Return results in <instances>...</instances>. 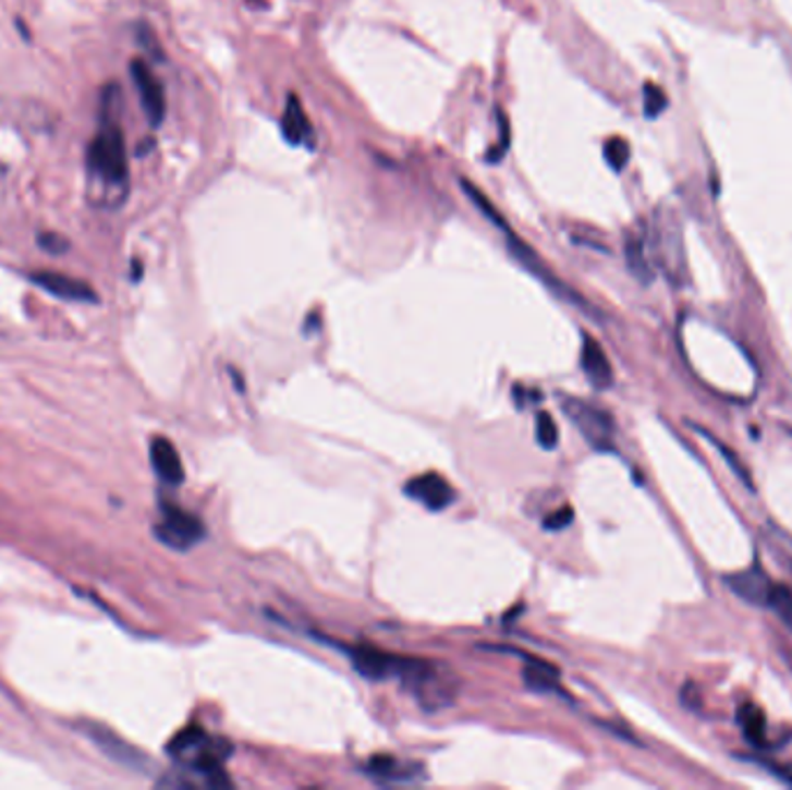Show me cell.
<instances>
[{
  "label": "cell",
  "instance_id": "6da1fadb",
  "mask_svg": "<svg viewBox=\"0 0 792 790\" xmlns=\"http://www.w3.org/2000/svg\"><path fill=\"white\" fill-rule=\"evenodd\" d=\"M88 177L105 191H125L127 186V149L121 127L114 119H105L98 135L86 151Z\"/></svg>",
  "mask_w": 792,
  "mask_h": 790
},
{
  "label": "cell",
  "instance_id": "7a4b0ae2",
  "mask_svg": "<svg viewBox=\"0 0 792 790\" xmlns=\"http://www.w3.org/2000/svg\"><path fill=\"white\" fill-rule=\"evenodd\" d=\"M156 538L179 552L195 547L207 538V526L197 514L183 510L174 503H160V522L154 526Z\"/></svg>",
  "mask_w": 792,
  "mask_h": 790
},
{
  "label": "cell",
  "instance_id": "3957f363",
  "mask_svg": "<svg viewBox=\"0 0 792 790\" xmlns=\"http://www.w3.org/2000/svg\"><path fill=\"white\" fill-rule=\"evenodd\" d=\"M561 409L570 422L582 432L586 443L596 450H612L614 422L612 415L577 397H561Z\"/></svg>",
  "mask_w": 792,
  "mask_h": 790
},
{
  "label": "cell",
  "instance_id": "277c9868",
  "mask_svg": "<svg viewBox=\"0 0 792 790\" xmlns=\"http://www.w3.org/2000/svg\"><path fill=\"white\" fill-rule=\"evenodd\" d=\"M503 234H505V246H508V251H510V255L514 257V260H517L528 274H533V277H536L538 281H543L551 292H557V295L559 297H563L565 302H573V304H577V306H586V302L577 295V292H573V290H570L563 281H559L557 277H555V274H551V269L540 260V255L536 253V251H533L526 242H522V239L517 236V234H514L510 228H505L503 230Z\"/></svg>",
  "mask_w": 792,
  "mask_h": 790
},
{
  "label": "cell",
  "instance_id": "5b68a950",
  "mask_svg": "<svg viewBox=\"0 0 792 790\" xmlns=\"http://www.w3.org/2000/svg\"><path fill=\"white\" fill-rule=\"evenodd\" d=\"M131 75H133L135 88L139 94V102L146 114V121H149L154 127H158L165 119V112H168V100H165V88H162L160 80L154 75L149 63L142 59H135L131 63Z\"/></svg>",
  "mask_w": 792,
  "mask_h": 790
},
{
  "label": "cell",
  "instance_id": "8992f818",
  "mask_svg": "<svg viewBox=\"0 0 792 790\" xmlns=\"http://www.w3.org/2000/svg\"><path fill=\"white\" fill-rule=\"evenodd\" d=\"M353 668L371 682H382L387 677H401L403 668L409 664V656H394L374 647H353L345 649Z\"/></svg>",
  "mask_w": 792,
  "mask_h": 790
},
{
  "label": "cell",
  "instance_id": "52a82bcc",
  "mask_svg": "<svg viewBox=\"0 0 792 790\" xmlns=\"http://www.w3.org/2000/svg\"><path fill=\"white\" fill-rule=\"evenodd\" d=\"M403 494L431 512H440L454 503V489L450 487L446 477L438 473H425L413 477V481H409L406 487H403Z\"/></svg>",
  "mask_w": 792,
  "mask_h": 790
},
{
  "label": "cell",
  "instance_id": "ba28073f",
  "mask_svg": "<svg viewBox=\"0 0 792 790\" xmlns=\"http://www.w3.org/2000/svg\"><path fill=\"white\" fill-rule=\"evenodd\" d=\"M31 281L49 292V295L65 302H98L94 288L61 271H35L31 274Z\"/></svg>",
  "mask_w": 792,
  "mask_h": 790
},
{
  "label": "cell",
  "instance_id": "9c48e42d",
  "mask_svg": "<svg viewBox=\"0 0 792 790\" xmlns=\"http://www.w3.org/2000/svg\"><path fill=\"white\" fill-rule=\"evenodd\" d=\"M726 584L730 586V592H734L736 596L744 598L751 605H760V608H767L773 586H777L767 578V573L760 566H751L748 571L728 575Z\"/></svg>",
  "mask_w": 792,
  "mask_h": 790
},
{
  "label": "cell",
  "instance_id": "30bf717a",
  "mask_svg": "<svg viewBox=\"0 0 792 790\" xmlns=\"http://www.w3.org/2000/svg\"><path fill=\"white\" fill-rule=\"evenodd\" d=\"M88 738H94L98 742V746L107 753L109 758L119 761L121 765H127L133 769H146L151 767V761L144 756V753L135 746H131L127 742H123L119 734H114L112 730L100 728V726H88Z\"/></svg>",
  "mask_w": 792,
  "mask_h": 790
},
{
  "label": "cell",
  "instance_id": "8fae6325",
  "mask_svg": "<svg viewBox=\"0 0 792 790\" xmlns=\"http://www.w3.org/2000/svg\"><path fill=\"white\" fill-rule=\"evenodd\" d=\"M281 133L285 137L288 144L292 146H308L313 149L316 144V133H313V125L304 112V107L300 102V98L290 94L288 102L283 107V117H281Z\"/></svg>",
  "mask_w": 792,
  "mask_h": 790
},
{
  "label": "cell",
  "instance_id": "7c38bea8",
  "mask_svg": "<svg viewBox=\"0 0 792 790\" xmlns=\"http://www.w3.org/2000/svg\"><path fill=\"white\" fill-rule=\"evenodd\" d=\"M149 454H151V466L165 485L176 487L183 483L186 473H183L179 450L170 443L168 438L156 436L149 446Z\"/></svg>",
  "mask_w": 792,
  "mask_h": 790
},
{
  "label": "cell",
  "instance_id": "4fadbf2b",
  "mask_svg": "<svg viewBox=\"0 0 792 790\" xmlns=\"http://www.w3.org/2000/svg\"><path fill=\"white\" fill-rule=\"evenodd\" d=\"M582 372L588 378V382L594 385L596 390H607L612 388L614 382V372L612 364L607 360L605 351L600 348V343L592 337H584V345H582Z\"/></svg>",
  "mask_w": 792,
  "mask_h": 790
},
{
  "label": "cell",
  "instance_id": "5bb4252c",
  "mask_svg": "<svg viewBox=\"0 0 792 790\" xmlns=\"http://www.w3.org/2000/svg\"><path fill=\"white\" fill-rule=\"evenodd\" d=\"M415 765H403L397 758L390 756H376L364 765V775L374 777L382 783H394V781H415L417 777Z\"/></svg>",
  "mask_w": 792,
  "mask_h": 790
},
{
  "label": "cell",
  "instance_id": "9a60e30c",
  "mask_svg": "<svg viewBox=\"0 0 792 790\" xmlns=\"http://www.w3.org/2000/svg\"><path fill=\"white\" fill-rule=\"evenodd\" d=\"M526 668H524V684L538 693H561L559 689V670L555 666L545 664L540 658L524 656Z\"/></svg>",
  "mask_w": 792,
  "mask_h": 790
},
{
  "label": "cell",
  "instance_id": "2e32d148",
  "mask_svg": "<svg viewBox=\"0 0 792 790\" xmlns=\"http://www.w3.org/2000/svg\"><path fill=\"white\" fill-rule=\"evenodd\" d=\"M736 721H740L742 732L746 734V740L753 746L767 744V719L760 707H755L753 703H744L740 707V712H736Z\"/></svg>",
  "mask_w": 792,
  "mask_h": 790
},
{
  "label": "cell",
  "instance_id": "e0dca14e",
  "mask_svg": "<svg viewBox=\"0 0 792 790\" xmlns=\"http://www.w3.org/2000/svg\"><path fill=\"white\" fill-rule=\"evenodd\" d=\"M459 186H462L464 195L473 202L475 209L480 211V214L489 220V223H494V226L499 228L501 232H503L505 228H510V223H505V218L501 216V211H499V209H496L494 202H491V199H489V197H487L480 189H477L473 181H468V179H459Z\"/></svg>",
  "mask_w": 792,
  "mask_h": 790
},
{
  "label": "cell",
  "instance_id": "ac0fdd59",
  "mask_svg": "<svg viewBox=\"0 0 792 790\" xmlns=\"http://www.w3.org/2000/svg\"><path fill=\"white\" fill-rule=\"evenodd\" d=\"M767 608H771L773 612H777L779 619L785 623V629L792 633V592L785 590L783 584H777V586H773Z\"/></svg>",
  "mask_w": 792,
  "mask_h": 790
},
{
  "label": "cell",
  "instance_id": "d6986e66",
  "mask_svg": "<svg viewBox=\"0 0 792 790\" xmlns=\"http://www.w3.org/2000/svg\"><path fill=\"white\" fill-rule=\"evenodd\" d=\"M536 438L538 446L545 450H555L559 446V427L549 413H538L536 417Z\"/></svg>",
  "mask_w": 792,
  "mask_h": 790
},
{
  "label": "cell",
  "instance_id": "ffe728a7",
  "mask_svg": "<svg viewBox=\"0 0 792 790\" xmlns=\"http://www.w3.org/2000/svg\"><path fill=\"white\" fill-rule=\"evenodd\" d=\"M625 260H629L631 271L635 274V277H637L642 283H649V281H651V271H649L647 260H644L642 244H639V242H635V239H629V244H625Z\"/></svg>",
  "mask_w": 792,
  "mask_h": 790
},
{
  "label": "cell",
  "instance_id": "44dd1931",
  "mask_svg": "<svg viewBox=\"0 0 792 790\" xmlns=\"http://www.w3.org/2000/svg\"><path fill=\"white\" fill-rule=\"evenodd\" d=\"M631 158V146L623 137H612L605 144V160L614 172H621Z\"/></svg>",
  "mask_w": 792,
  "mask_h": 790
},
{
  "label": "cell",
  "instance_id": "7402d4cb",
  "mask_svg": "<svg viewBox=\"0 0 792 790\" xmlns=\"http://www.w3.org/2000/svg\"><path fill=\"white\" fill-rule=\"evenodd\" d=\"M496 114H499V117H496V119H499V131H501V139H499V144H496V146H491V149L487 151V162H491V165H496V162H501V160L505 158L508 149H510V121H508V117H505V112H503V109H496Z\"/></svg>",
  "mask_w": 792,
  "mask_h": 790
},
{
  "label": "cell",
  "instance_id": "603a6c76",
  "mask_svg": "<svg viewBox=\"0 0 792 790\" xmlns=\"http://www.w3.org/2000/svg\"><path fill=\"white\" fill-rule=\"evenodd\" d=\"M668 107V98L656 84H644V117L656 119Z\"/></svg>",
  "mask_w": 792,
  "mask_h": 790
},
{
  "label": "cell",
  "instance_id": "cb8c5ba5",
  "mask_svg": "<svg viewBox=\"0 0 792 790\" xmlns=\"http://www.w3.org/2000/svg\"><path fill=\"white\" fill-rule=\"evenodd\" d=\"M573 518H575L573 508L565 506V508H559V510H555V512H549L547 518L543 520V526H545L547 531H563L565 526L573 524Z\"/></svg>",
  "mask_w": 792,
  "mask_h": 790
},
{
  "label": "cell",
  "instance_id": "d4e9b609",
  "mask_svg": "<svg viewBox=\"0 0 792 790\" xmlns=\"http://www.w3.org/2000/svg\"><path fill=\"white\" fill-rule=\"evenodd\" d=\"M38 244H40V248H45L51 255H61V253H65L70 248L68 239L61 236V234H57V232H42L38 236Z\"/></svg>",
  "mask_w": 792,
  "mask_h": 790
}]
</instances>
